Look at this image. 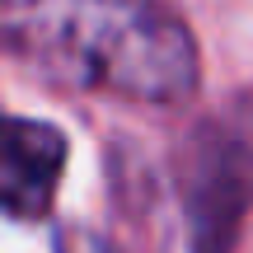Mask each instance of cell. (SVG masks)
<instances>
[{"mask_svg":"<svg viewBox=\"0 0 253 253\" xmlns=\"http://www.w3.org/2000/svg\"><path fill=\"white\" fill-rule=\"evenodd\" d=\"M9 42L47 80L131 103H183L197 89V42L160 0H24Z\"/></svg>","mask_w":253,"mask_h":253,"instance_id":"1","label":"cell"},{"mask_svg":"<svg viewBox=\"0 0 253 253\" xmlns=\"http://www.w3.org/2000/svg\"><path fill=\"white\" fill-rule=\"evenodd\" d=\"M66 164V136L52 122L0 118V211L38 220L47 216Z\"/></svg>","mask_w":253,"mask_h":253,"instance_id":"3","label":"cell"},{"mask_svg":"<svg viewBox=\"0 0 253 253\" xmlns=\"http://www.w3.org/2000/svg\"><path fill=\"white\" fill-rule=\"evenodd\" d=\"M56 253H113V249L103 244L99 235H89V230H66L61 244H56Z\"/></svg>","mask_w":253,"mask_h":253,"instance_id":"4","label":"cell"},{"mask_svg":"<svg viewBox=\"0 0 253 253\" xmlns=\"http://www.w3.org/2000/svg\"><path fill=\"white\" fill-rule=\"evenodd\" d=\"M192 207L207 220H230L253 202V103L211 118L192 141Z\"/></svg>","mask_w":253,"mask_h":253,"instance_id":"2","label":"cell"},{"mask_svg":"<svg viewBox=\"0 0 253 253\" xmlns=\"http://www.w3.org/2000/svg\"><path fill=\"white\" fill-rule=\"evenodd\" d=\"M0 5H5V0H0Z\"/></svg>","mask_w":253,"mask_h":253,"instance_id":"5","label":"cell"}]
</instances>
